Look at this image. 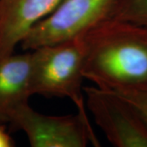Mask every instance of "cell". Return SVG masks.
<instances>
[{"mask_svg":"<svg viewBox=\"0 0 147 147\" xmlns=\"http://www.w3.org/2000/svg\"><path fill=\"white\" fill-rule=\"evenodd\" d=\"M84 77L111 91L147 89V30L108 18L82 34Z\"/></svg>","mask_w":147,"mask_h":147,"instance_id":"cell-1","label":"cell"},{"mask_svg":"<svg viewBox=\"0 0 147 147\" xmlns=\"http://www.w3.org/2000/svg\"><path fill=\"white\" fill-rule=\"evenodd\" d=\"M33 95L69 98L88 118L83 88L85 47L82 35L30 51Z\"/></svg>","mask_w":147,"mask_h":147,"instance_id":"cell-2","label":"cell"},{"mask_svg":"<svg viewBox=\"0 0 147 147\" xmlns=\"http://www.w3.org/2000/svg\"><path fill=\"white\" fill-rule=\"evenodd\" d=\"M119 0H61L30 29L21 41L24 51L62 42L84 34L110 18Z\"/></svg>","mask_w":147,"mask_h":147,"instance_id":"cell-3","label":"cell"},{"mask_svg":"<svg viewBox=\"0 0 147 147\" xmlns=\"http://www.w3.org/2000/svg\"><path fill=\"white\" fill-rule=\"evenodd\" d=\"M14 130L23 131L32 147L99 146L89 119L76 115L53 116L34 110L30 104L19 107L8 122Z\"/></svg>","mask_w":147,"mask_h":147,"instance_id":"cell-4","label":"cell"},{"mask_svg":"<svg viewBox=\"0 0 147 147\" xmlns=\"http://www.w3.org/2000/svg\"><path fill=\"white\" fill-rule=\"evenodd\" d=\"M96 125L116 147H147V123L129 101L111 90L84 88Z\"/></svg>","mask_w":147,"mask_h":147,"instance_id":"cell-5","label":"cell"},{"mask_svg":"<svg viewBox=\"0 0 147 147\" xmlns=\"http://www.w3.org/2000/svg\"><path fill=\"white\" fill-rule=\"evenodd\" d=\"M61 0H0V60L16 47L38 21L48 16Z\"/></svg>","mask_w":147,"mask_h":147,"instance_id":"cell-6","label":"cell"},{"mask_svg":"<svg viewBox=\"0 0 147 147\" xmlns=\"http://www.w3.org/2000/svg\"><path fill=\"white\" fill-rule=\"evenodd\" d=\"M31 96L30 51L0 60V123H8L15 110L28 104Z\"/></svg>","mask_w":147,"mask_h":147,"instance_id":"cell-7","label":"cell"},{"mask_svg":"<svg viewBox=\"0 0 147 147\" xmlns=\"http://www.w3.org/2000/svg\"><path fill=\"white\" fill-rule=\"evenodd\" d=\"M111 18L130 22L147 30V0H119Z\"/></svg>","mask_w":147,"mask_h":147,"instance_id":"cell-8","label":"cell"},{"mask_svg":"<svg viewBox=\"0 0 147 147\" xmlns=\"http://www.w3.org/2000/svg\"><path fill=\"white\" fill-rule=\"evenodd\" d=\"M115 92L129 101L147 123V89L116 91Z\"/></svg>","mask_w":147,"mask_h":147,"instance_id":"cell-9","label":"cell"},{"mask_svg":"<svg viewBox=\"0 0 147 147\" xmlns=\"http://www.w3.org/2000/svg\"><path fill=\"white\" fill-rule=\"evenodd\" d=\"M14 146L15 143L6 131L3 123H0V147H11Z\"/></svg>","mask_w":147,"mask_h":147,"instance_id":"cell-10","label":"cell"}]
</instances>
